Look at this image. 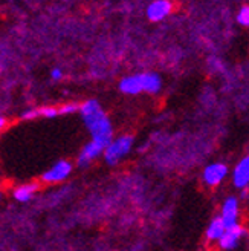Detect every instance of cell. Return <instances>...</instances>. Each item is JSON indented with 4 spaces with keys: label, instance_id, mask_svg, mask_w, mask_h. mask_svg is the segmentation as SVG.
Listing matches in <instances>:
<instances>
[{
    "label": "cell",
    "instance_id": "6da1fadb",
    "mask_svg": "<svg viewBox=\"0 0 249 251\" xmlns=\"http://www.w3.org/2000/svg\"><path fill=\"white\" fill-rule=\"evenodd\" d=\"M80 114L87 126V129L92 133V140L106 147L112 141V123L107 118L106 112L99 106L96 100H87L80 106Z\"/></svg>",
    "mask_w": 249,
    "mask_h": 251
},
{
    "label": "cell",
    "instance_id": "7a4b0ae2",
    "mask_svg": "<svg viewBox=\"0 0 249 251\" xmlns=\"http://www.w3.org/2000/svg\"><path fill=\"white\" fill-rule=\"evenodd\" d=\"M132 146H133V138L130 135L119 136L115 141H110L103 150L106 161L109 164H116L121 158H124L130 152Z\"/></svg>",
    "mask_w": 249,
    "mask_h": 251
},
{
    "label": "cell",
    "instance_id": "3957f363",
    "mask_svg": "<svg viewBox=\"0 0 249 251\" xmlns=\"http://www.w3.org/2000/svg\"><path fill=\"white\" fill-rule=\"evenodd\" d=\"M246 234L245 228L242 227V225L239 224H234V225H229V227L225 228V231H223V234L219 237V245L220 248L223 250H232L234 247H237L239 241L242 239V237Z\"/></svg>",
    "mask_w": 249,
    "mask_h": 251
},
{
    "label": "cell",
    "instance_id": "277c9868",
    "mask_svg": "<svg viewBox=\"0 0 249 251\" xmlns=\"http://www.w3.org/2000/svg\"><path fill=\"white\" fill-rule=\"evenodd\" d=\"M173 11V3L170 0H155L147 8V17L152 22H160L168 17Z\"/></svg>",
    "mask_w": 249,
    "mask_h": 251
},
{
    "label": "cell",
    "instance_id": "5b68a950",
    "mask_svg": "<svg viewBox=\"0 0 249 251\" xmlns=\"http://www.w3.org/2000/svg\"><path fill=\"white\" fill-rule=\"evenodd\" d=\"M72 172V164L68 161H58L43 175L45 182H61L65 181Z\"/></svg>",
    "mask_w": 249,
    "mask_h": 251
},
{
    "label": "cell",
    "instance_id": "8992f818",
    "mask_svg": "<svg viewBox=\"0 0 249 251\" xmlns=\"http://www.w3.org/2000/svg\"><path fill=\"white\" fill-rule=\"evenodd\" d=\"M226 175H228V167L225 164H220V162H214V164H209L205 169L204 179L208 185H217L225 179Z\"/></svg>",
    "mask_w": 249,
    "mask_h": 251
},
{
    "label": "cell",
    "instance_id": "52a82bcc",
    "mask_svg": "<svg viewBox=\"0 0 249 251\" xmlns=\"http://www.w3.org/2000/svg\"><path fill=\"white\" fill-rule=\"evenodd\" d=\"M222 222L225 224V227H229V225L237 224L239 219V202L235 198H228L225 201L222 208V216H220Z\"/></svg>",
    "mask_w": 249,
    "mask_h": 251
},
{
    "label": "cell",
    "instance_id": "ba28073f",
    "mask_svg": "<svg viewBox=\"0 0 249 251\" xmlns=\"http://www.w3.org/2000/svg\"><path fill=\"white\" fill-rule=\"evenodd\" d=\"M103 150H104V147L93 140L91 143H87L78 156V166L86 167L91 161H93L96 156H99V153H103Z\"/></svg>",
    "mask_w": 249,
    "mask_h": 251
},
{
    "label": "cell",
    "instance_id": "9c48e42d",
    "mask_svg": "<svg viewBox=\"0 0 249 251\" xmlns=\"http://www.w3.org/2000/svg\"><path fill=\"white\" fill-rule=\"evenodd\" d=\"M232 181H234V185L239 187V188H245L249 182V158H243L237 167L234 169V173H232Z\"/></svg>",
    "mask_w": 249,
    "mask_h": 251
},
{
    "label": "cell",
    "instance_id": "30bf717a",
    "mask_svg": "<svg viewBox=\"0 0 249 251\" xmlns=\"http://www.w3.org/2000/svg\"><path fill=\"white\" fill-rule=\"evenodd\" d=\"M141 77V84H142V92L148 94H158L162 87V80L158 74H139Z\"/></svg>",
    "mask_w": 249,
    "mask_h": 251
},
{
    "label": "cell",
    "instance_id": "8fae6325",
    "mask_svg": "<svg viewBox=\"0 0 249 251\" xmlns=\"http://www.w3.org/2000/svg\"><path fill=\"white\" fill-rule=\"evenodd\" d=\"M119 89L127 95H136L142 92V84L139 75H129L119 81Z\"/></svg>",
    "mask_w": 249,
    "mask_h": 251
},
{
    "label": "cell",
    "instance_id": "7c38bea8",
    "mask_svg": "<svg viewBox=\"0 0 249 251\" xmlns=\"http://www.w3.org/2000/svg\"><path fill=\"white\" fill-rule=\"evenodd\" d=\"M39 190V185L37 184H24V185H20L17 187L16 190H14V198L19 201V202H26V201H29L35 192Z\"/></svg>",
    "mask_w": 249,
    "mask_h": 251
},
{
    "label": "cell",
    "instance_id": "4fadbf2b",
    "mask_svg": "<svg viewBox=\"0 0 249 251\" xmlns=\"http://www.w3.org/2000/svg\"><path fill=\"white\" fill-rule=\"evenodd\" d=\"M225 224L222 222V219L220 218H217V219H214L213 222L209 224V228H208V231H206V236H208V239L209 241H217L219 237L223 234V231H225Z\"/></svg>",
    "mask_w": 249,
    "mask_h": 251
},
{
    "label": "cell",
    "instance_id": "5bb4252c",
    "mask_svg": "<svg viewBox=\"0 0 249 251\" xmlns=\"http://www.w3.org/2000/svg\"><path fill=\"white\" fill-rule=\"evenodd\" d=\"M237 22L242 25V26H248L249 25V6L248 5L240 8L239 14H237Z\"/></svg>",
    "mask_w": 249,
    "mask_h": 251
},
{
    "label": "cell",
    "instance_id": "9a60e30c",
    "mask_svg": "<svg viewBox=\"0 0 249 251\" xmlns=\"http://www.w3.org/2000/svg\"><path fill=\"white\" fill-rule=\"evenodd\" d=\"M57 115H60L57 107H40L39 109V117H43V118H55Z\"/></svg>",
    "mask_w": 249,
    "mask_h": 251
},
{
    "label": "cell",
    "instance_id": "2e32d148",
    "mask_svg": "<svg viewBox=\"0 0 249 251\" xmlns=\"http://www.w3.org/2000/svg\"><path fill=\"white\" fill-rule=\"evenodd\" d=\"M80 109V106L77 103H68L65 106H61L58 109V114L60 115H69V114H73V112H77Z\"/></svg>",
    "mask_w": 249,
    "mask_h": 251
},
{
    "label": "cell",
    "instance_id": "e0dca14e",
    "mask_svg": "<svg viewBox=\"0 0 249 251\" xmlns=\"http://www.w3.org/2000/svg\"><path fill=\"white\" fill-rule=\"evenodd\" d=\"M39 118V109H31V110H26L24 114L22 115V120H35Z\"/></svg>",
    "mask_w": 249,
    "mask_h": 251
},
{
    "label": "cell",
    "instance_id": "ac0fdd59",
    "mask_svg": "<svg viewBox=\"0 0 249 251\" xmlns=\"http://www.w3.org/2000/svg\"><path fill=\"white\" fill-rule=\"evenodd\" d=\"M51 77H52V80L58 81V80L63 78V72H61V69H58V68H54L51 71Z\"/></svg>",
    "mask_w": 249,
    "mask_h": 251
},
{
    "label": "cell",
    "instance_id": "d6986e66",
    "mask_svg": "<svg viewBox=\"0 0 249 251\" xmlns=\"http://www.w3.org/2000/svg\"><path fill=\"white\" fill-rule=\"evenodd\" d=\"M5 126H6V120L0 117V132H2L5 129Z\"/></svg>",
    "mask_w": 249,
    "mask_h": 251
}]
</instances>
